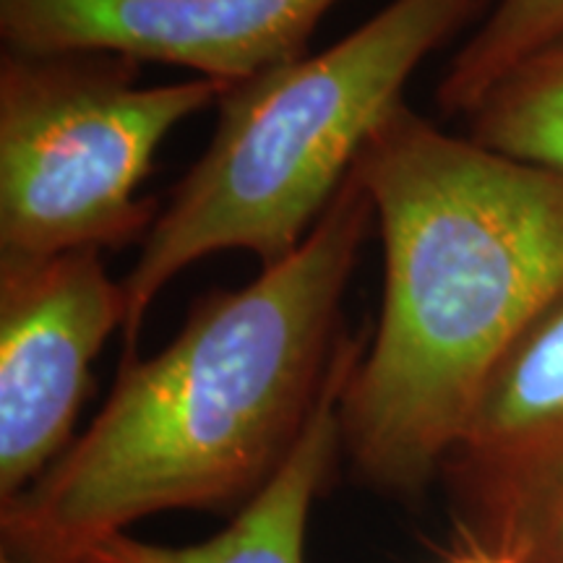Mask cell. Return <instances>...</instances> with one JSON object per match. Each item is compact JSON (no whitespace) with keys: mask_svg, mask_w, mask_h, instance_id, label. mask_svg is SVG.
Returning <instances> with one entry per match:
<instances>
[{"mask_svg":"<svg viewBox=\"0 0 563 563\" xmlns=\"http://www.w3.org/2000/svg\"><path fill=\"white\" fill-rule=\"evenodd\" d=\"M373 232V203L350 173L292 253L249 285L201 295L154 355L125 352L87 431L0 504V555L84 563L152 514L243 509L365 344L347 334L342 308Z\"/></svg>","mask_w":563,"mask_h":563,"instance_id":"6da1fadb","label":"cell"},{"mask_svg":"<svg viewBox=\"0 0 563 563\" xmlns=\"http://www.w3.org/2000/svg\"><path fill=\"white\" fill-rule=\"evenodd\" d=\"M352 173L376 214L384 290L340 397L342 460L365 488L412 501L504 352L563 290V173L452 136L407 102Z\"/></svg>","mask_w":563,"mask_h":563,"instance_id":"7a4b0ae2","label":"cell"},{"mask_svg":"<svg viewBox=\"0 0 563 563\" xmlns=\"http://www.w3.org/2000/svg\"><path fill=\"white\" fill-rule=\"evenodd\" d=\"M493 3L389 0L327 51L230 84L207 150L162 201L123 277L125 352L154 300L188 266L224 251H245L266 266L298 249L373 131L407 102L418 68Z\"/></svg>","mask_w":563,"mask_h":563,"instance_id":"3957f363","label":"cell"},{"mask_svg":"<svg viewBox=\"0 0 563 563\" xmlns=\"http://www.w3.org/2000/svg\"><path fill=\"white\" fill-rule=\"evenodd\" d=\"M108 51H0V256L141 245L162 201L141 194L165 139L230 84H141Z\"/></svg>","mask_w":563,"mask_h":563,"instance_id":"277c9868","label":"cell"},{"mask_svg":"<svg viewBox=\"0 0 563 563\" xmlns=\"http://www.w3.org/2000/svg\"><path fill=\"white\" fill-rule=\"evenodd\" d=\"M125 321L102 251L0 256V504L74 443L91 365Z\"/></svg>","mask_w":563,"mask_h":563,"instance_id":"5b68a950","label":"cell"},{"mask_svg":"<svg viewBox=\"0 0 563 563\" xmlns=\"http://www.w3.org/2000/svg\"><path fill=\"white\" fill-rule=\"evenodd\" d=\"M342 0H0L19 51H108L238 84L311 53Z\"/></svg>","mask_w":563,"mask_h":563,"instance_id":"8992f818","label":"cell"},{"mask_svg":"<svg viewBox=\"0 0 563 563\" xmlns=\"http://www.w3.org/2000/svg\"><path fill=\"white\" fill-rule=\"evenodd\" d=\"M363 347L336 373L285 467L220 532L188 545L150 543L121 532L91 548L84 563H306L311 511L342 462L340 397Z\"/></svg>","mask_w":563,"mask_h":563,"instance_id":"52a82bcc","label":"cell"},{"mask_svg":"<svg viewBox=\"0 0 563 563\" xmlns=\"http://www.w3.org/2000/svg\"><path fill=\"white\" fill-rule=\"evenodd\" d=\"M555 441H563V290L490 371L449 462H498Z\"/></svg>","mask_w":563,"mask_h":563,"instance_id":"ba28073f","label":"cell"},{"mask_svg":"<svg viewBox=\"0 0 563 563\" xmlns=\"http://www.w3.org/2000/svg\"><path fill=\"white\" fill-rule=\"evenodd\" d=\"M441 475L477 545L563 563V441L498 462H449Z\"/></svg>","mask_w":563,"mask_h":563,"instance_id":"9c48e42d","label":"cell"},{"mask_svg":"<svg viewBox=\"0 0 563 563\" xmlns=\"http://www.w3.org/2000/svg\"><path fill=\"white\" fill-rule=\"evenodd\" d=\"M464 121L477 144L563 173V37L514 66Z\"/></svg>","mask_w":563,"mask_h":563,"instance_id":"30bf717a","label":"cell"},{"mask_svg":"<svg viewBox=\"0 0 563 563\" xmlns=\"http://www.w3.org/2000/svg\"><path fill=\"white\" fill-rule=\"evenodd\" d=\"M563 37V0H496L443 70L435 102L467 118L514 66Z\"/></svg>","mask_w":563,"mask_h":563,"instance_id":"8fae6325","label":"cell"},{"mask_svg":"<svg viewBox=\"0 0 563 563\" xmlns=\"http://www.w3.org/2000/svg\"><path fill=\"white\" fill-rule=\"evenodd\" d=\"M446 563H522L517 555H511L509 551H501V548H490V545H477L473 551L454 555Z\"/></svg>","mask_w":563,"mask_h":563,"instance_id":"7c38bea8","label":"cell"}]
</instances>
